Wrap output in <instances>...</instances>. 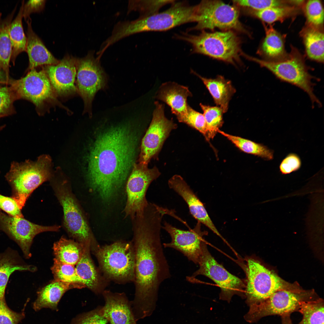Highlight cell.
<instances>
[{"label": "cell", "mask_w": 324, "mask_h": 324, "mask_svg": "<svg viewBox=\"0 0 324 324\" xmlns=\"http://www.w3.org/2000/svg\"><path fill=\"white\" fill-rule=\"evenodd\" d=\"M165 212L155 207L146 209L134 221L132 242L135 254V291L132 310L136 316L150 313L161 283L171 277L160 238Z\"/></svg>", "instance_id": "obj_1"}, {"label": "cell", "mask_w": 324, "mask_h": 324, "mask_svg": "<svg viewBox=\"0 0 324 324\" xmlns=\"http://www.w3.org/2000/svg\"><path fill=\"white\" fill-rule=\"evenodd\" d=\"M134 132L128 123L112 127L97 137L90 149L89 182L104 200L115 196L135 164L137 139Z\"/></svg>", "instance_id": "obj_2"}, {"label": "cell", "mask_w": 324, "mask_h": 324, "mask_svg": "<svg viewBox=\"0 0 324 324\" xmlns=\"http://www.w3.org/2000/svg\"><path fill=\"white\" fill-rule=\"evenodd\" d=\"M52 160L43 154L37 160L18 162L13 161L4 176L12 188V197L22 209L33 192L51 177Z\"/></svg>", "instance_id": "obj_3"}, {"label": "cell", "mask_w": 324, "mask_h": 324, "mask_svg": "<svg viewBox=\"0 0 324 324\" xmlns=\"http://www.w3.org/2000/svg\"><path fill=\"white\" fill-rule=\"evenodd\" d=\"M93 254L99 269L109 282L119 284L134 282L135 254L132 242L119 241L100 246Z\"/></svg>", "instance_id": "obj_4"}, {"label": "cell", "mask_w": 324, "mask_h": 324, "mask_svg": "<svg viewBox=\"0 0 324 324\" xmlns=\"http://www.w3.org/2000/svg\"><path fill=\"white\" fill-rule=\"evenodd\" d=\"M17 99H24L33 103L38 114L44 115L53 106H58L69 110L58 99L43 68L28 71L26 76L18 80L10 79L8 84Z\"/></svg>", "instance_id": "obj_5"}, {"label": "cell", "mask_w": 324, "mask_h": 324, "mask_svg": "<svg viewBox=\"0 0 324 324\" xmlns=\"http://www.w3.org/2000/svg\"><path fill=\"white\" fill-rule=\"evenodd\" d=\"M177 38L190 43L193 52L208 56L235 64L240 62L242 54L240 41L233 32H208L202 30L198 35L184 33Z\"/></svg>", "instance_id": "obj_6"}, {"label": "cell", "mask_w": 324, "mask_h": 324, "mask_svg": "<svg viewBox=\"0 0 324 324\" xmlns=\"http://www.w3.org/2000/svg\"><path fill=\"white\" fill-rule=\"evenodd\" d=\"M246 274L244 298L249 306L261 302L284 288L283 281L252 257L238 261Z\"/></svg>", "instance_id": "obj_7"}, {"label": "cell", "mask_w": 324, "mask_h": 324, "mask_svg": "<svg viewBox=\"0 0 324 324\" xmlns=\"http://www.w3.org/2000/svg\"><path fill=\"white\" fill-rule=\"evenodd\" d=\"M65 182L55 184L54 190L63 211V223L68 232L84 247H90L93 254L100 246L80 207Z\"/></svg>", "instance_id": "obj_8"}, {"label": "cell", "mask_w": 324, "mask_h": 324, "mask_svg": "<svg viewBox=\"0 0 324 324\" xmlns=\"http://www.w3.org/2000/svg\"><path fill=\"white\" fill-rule=\"evenodd\" d=\"M90 51L84 57L76 58V87L84 103L83 114L92 115V103L97 92L108 88V76L102 67L100 59Z\"/></svg>", "instance_id": "obj_9"}, {"label": "cell", "mask_w": 324, "mask_h": 324, "mask_svg": "<svg viewBox=\"0 0 324 324\" xmlns=\"http://www.w3.org/2000/svg\"><path fill=\"white\" fill-rule=\"evenodd\" d=\"M168 9L148 16L140 17L128 21L126 25L127 32L130 35L149 31L168 30L181 25L195 22V5L185 1L176 2Z\"/></svg>", "instance_id": "obj_10"}, {"label": "cell", "mask_w": 324, "mask_h": 324, "mask_svg": "<svg viewBox=\"0 0 324 324\" xmlns=\"http://www.w3.org/2000/svg\"><path fill=\"white\" fill-rule=\"evenodd\" d=\"M244 56L271 71L280 80L297 86L308 95L313 104L321 103L314 92L312 76L302 57L298 53L292 54L286 59L270 61Z\"/></svg>", "instance_id": "obj_11"}, {"label": "cell", "mask_w": 324, "mask_h": 324, "mask_svg": "<svg viewBox=\"0 0 324 324\" xmlns=\"http://www.w3.org/2000/svg\"><path fill=\"white\" fill-rule=\"evenodd\" d=\"M195 6L197 24L189 31L218 28L247 32L239 20L236 7L219 0H203Z\"/></svg>", "instance_id": "obj_12"}, {"label": "cell", "mask_w": 324, "mask_h": 324, "mask_svg": "<svg viewBox=\"0 0 324 324\" xmlns=\"http://www.w3.org/2000/svg\"><path fill=\"white\" fill-rule=\"evenodd\" d=\"M198 265L199 268L189 278L201 275L212 280L220 288V298L222 300L230 302L235 295L244 298L245 280L231 274L218 263L208 251L205 240L202 244Z\"/></svg>", "instance_id": "obj_13"}, {"label": "cell", "mask_w": 324, "mask_h": 324, "mask_svg": "<svg viewBox=\"0 0 324 324\" xmlns=\"http://www.w3.org/2000/svg\"><path fill=\"white\" fill-rule=\"evenodd\" d=\"M311 298L307 294L296 291L278 290L264 301L249 306L244 318L247 322L253 323L267 316L290 315L298 311L303 302L312 300Z\"/></svg>", "instance_id": "obj_14"}, {"label": "cell", "mask_w": 324, "mask_h": 324, "mask_svg": "<svg viewBox=\"0 0 324 324\" xmlns=\"http://www.w3.org/2000/svg\"><path fill=\"white\" fill-rule=\"evenodd\" d=\"M160 174L155 166L149 168L147 165L134 164L126 185L127 201L124 210L125 216L132 220L143 211L148 203L146 198L147 189Z\"/></svg>", "instance_id": "obj_15"}, {"label": "cell", "mask_w": 324, "mask_h": 324, "mask_svg": "<svg viewBox=\"0 0 324 324\" xmlns=\"http://www.w3.org/2000/svg\"><path fill=\"white\" fill-rule=\"evenodd\" d=\"M154 104L152 120L142 141L139 159V163L147 165L157 156L170 132L177 127L172 120L165 116L164 105L158 101Z\"/></svg>", "instance_id": "obj_16"}, {"label": "cell", "mask_w": 324, "mask_h": 324, "mask_svg": "<svg viewBox=\"0 0 324 324\" xmlns=\"http://www.w3.org/2000/svg\"><path fill=\"white\" fill-rule=\"evenodd\" d=\"M60 226H44L32 223L24 217L8 215L0 211V230L4 232L19 246L24 257H31L30 248L34 237L45 232L57 231Z\"/></svg>", "instance_id": "obj_17"}, {"label": "cell", "mask_w": 324, "mask_h": 324, "mask_svg": "<svg viewBox=\"0 0 324 324\" xmlns=\"http://www.w3.org/2000/svg\"><path fill=\"white\" fill-rule=\"evenodd\" d=\"M201 224L197 221L194 227L189 230H182L165 221L162 228L170 235V242L163 244L164 247L175 249L183 254L188 259L198 265L201 253L204 236L208 234L202 231Z\"/></svg>", "instance_id": "obj_18"}, {"label": "cell", "mask_w": 324, "mask_h": 324, "mask_svg": "<svg viewBox=\"0 0 324 324\" xmlns=\"http://www.w3.org/2000/svg\"><path fill=\"white\" fill-rule=\"evenodd\" d=\"M43 68L58 97L67 98L77 93L75 84L76 58L67 55L57 64Z\"/></svg>", "instance_id": "obj_19"}, {"label": "cell", "mask_w": 324, "mask_h": 324, "mask_svg": "<svg viewBox=\"0 0 324 324\" xmlns=\"http://www.w3.org/2000/svg\"><path fill=\"white\" fill-rule=\"evenodd\" d=\"M168 185L183 199L190 214L197 221L208 227L225 242L226 241L215 226L203 203L181 176H173L169 180Z\"/></svg>", "instance_id": "obj_20"}, {"label": "cell", "mask_w": 324, "mask_h": 324, "mask_svg": "<svg viewBox=\"0 0 324 324\" xmlns=\"http://www.w3.org/2000/svg\"><path fill=\"white\" fill-rule=\"evenodd\" d=\"M105 302L104 316L110 324H137L132 310V303L124 292L105 290L102 293Z\"/></svg>", "instance_id": "obj_21"}, {"label": "cell", "mask_w": 324, "mask_h": 324, "mask_svg": "<svg viewBox=\"0 0 324 324\" xmlns=\"http://www.w3.org/2000/svg\"><path fill=\"white\" fill-rule=\"evenodd\" d=\"M192 96L187 87L173 82H167L161 85L156 97L170 107L172 113L180 122L187 113V98Z\"/></svg>", "instance_id": "obj_22"}, {"label": "cell", "mask_w": 324, "mask_h": 324, "mask_svg": "<svg viewBox=\"0 0 324 324\" xmlns=\"http://www.w3.org/2000/svg\"><path fill=\"white\" fill-rule=\"evenodd\" d=\"M91 252L89 246L85 247L83 255L75 267L85 288L95 294L100 295L106 290L110 282L95 266L92 258Z\"/></svg>", "instance_id": "obj_23"}, {"label": "cell", "mask_w": 324, "mask_h": 324, "mask_svg": "<svg viewBox=\"0 0 324 324\" xmlns=\"http://www.w3.org/2000/svg\"><path fill=\"white\" fill-rule=\"evenodd\" d=\"M27 25L26 50L29 59L27 71L40 66L56 64L60 60L47 49L40 38L33 31L31 20L26 21Z\"/></svg>", "instance_id": "obj_24"}, {"label": "cell", "mask_w": 324, "mask_h": 324, "mask_svg": "<svg viewBox=\"0 0 324 324\" xmlns=\"http://www.w3.org/2000/svg\"><path fill=\"white\" fill-rule=\"evenodd\" d=\"M79 289L76 285L54 280L37 292V298L33 304L35 311L44 308L58 311V303L63 295L68 290Z\"/></svg>", "instance_id": "obj_25"}, {"label": "cell", "mask_w": 324, "mask_h": 324, "mask_svg": "<svg viewBox=\"0 0 324 324\" xmlns=\"http://www.w3.org/2000/svg\"><path fill=\"white\" fill-rule=\"evenodd\" d=\"M36 267L24 263L17 252L9 249L0 254V301L5 302V290L10 275L16 271L34 272Z\"/></svg>", "instance_id": "obj_26"}, {"label": "cell", "mask_w": 324, "mask_h": 324, "mask_svg": "<svg viewBox=\"0 0 324 324\" xmlns=\"http://www.w3.org/2000/svg\"><path fill=\"white\" fill-rule=\"evenodd\" d=\"M202 81L212 96L217 106L220 107L224 113L228 110L229 102L236 92L231 82L221 76L214 79L204 77L192 70Z\"/></svg>", "instance_id": "obj_27"}, {"label": "cell", "mask_w": 324, "mask_h": 324, "mask_svg": "<svg viewBox=\"0 0 324 324\" xmlns=\"http://www.w3.org/2000/svg\"><path fill=\"white\" fill-rule=\"evenodd\" d=\"M85 247L74 240L61 237L53 244L54 259L61 262L75 266L81 258Z\"/></svg>", "instance_id": "obj_28"}, {"label": "cell", "mask_w": 324, "mask_h": 324, "mask_svg": "<svg viewBox=\"0 0 324 324\" xmlns=\"http://www.w3.org/2000/svg\"><path fill=\"white\" fill-rule=\"evenodd\" d=\"M15 9L5 19L2 20L0 14V68L4 73L8 84L9 78V66L11 60L12 47L8 30Z\"/></svg>", "instance_id": "obj_29"}, {"label": "cell", "mask_w": 324, "mask_h": 324, "mask_svg": "<svg viewBox=\"0 0 324 324\" xmlns=\"http://www.w3.org/2000/svg\"><path fill=\"white\" fill-rule=\"evenodd\" d=\"M24 4V1H23L16 16L11 22L8 30L12 47L11 61L14 64L18 56L26 50L27 37L24 32L22 24Z\"/></svg>", "instance_id": "obj_30"}, {"label": "cell", "mask_w": 324, "mask_h": 324, "mask_svg": "<svg viewBox=\"0 0 324 324\" xmlns=\"http://www.w3.org/2000/svg\"><path fill=\"white\" fill-rule=\"evenodd\" d=\"M218 133L226 137L236 146L244 152L254 155L266 160H272L274 158V151L262 144L232 135L220 130H218Z\"/></svg>", "instance_id": "obj_31"}, {"label": "cell", "mask_w": 324, "mask_h": 324, "mask_svg": "<svg viewBox=\"0 0 324 324\" xmlns=\"http://www.w3.org/2000/svg\"><path fill=\"white\" fill-rule=\"evenodd\" d=\"M306 53L310 59L322 62L324 59V34L317 27L307 28L303 34Z\"/></svg>", "instance_id": "obj_32"}, {"label": "cell", "mask_w": 324, "mask_h": 324, "mask_svg": "<svg viewBox=\"0 0 324 324\" xmlns=\"http://www.w3.org/2000/svg\"><path fill=\"white\" fill-rule=\"evenodd\" d=\"M298 311L303 316L298 324H324V306L321 299L303 302Z\"/></svg>", "instance_id": "obj_33"}, {"label": "cell", "mask_w": 324, "mask_h": 324, "mask_svg": "<svg viewBox=\"0 0 324 324\" xmlns=\"http://www.w3.org/2000/svg\"><path fill=\"white\" fill-rule=\"evenodd\" d=\"M266 29V36L262 46L263 53L272 59L282 57L285 51L282 37L271 25Z\"/></svg>", "instance_id": "obj_34"}, {"label": "cell", "mask_w": 324, "mask_h": 324, "mask_svg": "<svg viewBox=\"0 0 324 324\" xmlns=\"http://www.w3.org/2000/svg\"><path fill=\"white\" fill-rule=\"evenodd\" d=\"M200 106L203 112L206 124V140L208 141L212 139L218 133L224 123L221 108L216 106H211L201 103Z\"/></svg>", "instance_id": "obj_35"}, {"label": "cell", "mask_w": 324, "mask_h": 324, "mask_svg": "<svg viewBox=\"0 0 324 324\" xmlns=\"http://www.w3.org/2000/svg\"><path fill=\"white\" fill-rule=\"evenodd\" d=\"M51 269L54 280L76 285L79 289L85 288L74 266L61 262L54 259Z\"/></svg>", "instance_id": "obj_36"}, {"label": "cell", "mask_w": 324, "mask_h": 324, "mask_svg": "<svg viewBox=\"0 0 324 324\" xmlns=\"http://www.w3.org/2000/svg\"><path fill=\"white\" fill-rule=\"evenodd\" d=\"M174 0L146 1L130 0L128 2V12L132 11L140 13V17L148 16L158 12L164 5L172 3Z\"/></svg>", "instance_id": "obj_37"}, {"label": "cell", "mask_w": 324, "mask_h": 324, "mask_svg": "<svg viewBox=\"0 0 324 324\" xmlns=\"http://www.w3.org/2000/svg\"><path fill=\"white\" fill-rule=\"evenodd\" d=\"M293 8L284 6L272 7L260 11H253V14L269 24L281 20L287 17Z\"/></svg>", "instance_id": "obj_38"}, {"label": "cell", "mask_w": 324, "mask_h": 324, "mask_svg": "<svg viewBox=\"0 0 324 324\" xmlns=\"http://www.w3.org/2000/svg\"><path fill=\"white\" fill-rule=\"evenodd\" d=\"M16 100L10 86L0 87V118L15 113L14 103Z\"/></svg>", "instance_id": "obj_39"}, {"label": "cell", "mask_w": 324, "mask_h": 324, "mask_svg": "<svg viewBox=\"0 0 324 324\" xmlns=\"http://www.w3.org/2000/svg\"><path fill=\"white\" fill-rule=\"evenodd\" d=\"M305 10L308 22L312 26L317 27L323 24L324 11L320 1H308L305 4Z\"/></svg>", "instance_id": "obj_40"}, {"label": "cell", "mask_w": 324, "mask_h": 324, "mask_svg": "<svg viewBox=\"0 0 324 324\" xmlns=\"http://www.w3.org/2000/svg\"><path fill=\"white\" fill-rule=\"evenodd\" d=\"M108 322L103 315L102 306L77 315L70 324H106Z\"/></svg>", "instance_id": "obj_41"}, {"label": "cell", "mask_w": 324, "mask_h": 324, "mask_svg": "<svg viewBox=\"0 0 324 324\" xmlns=\"http://www.w3.org/2000/svg\"><path fill=\"white\" fill-rule=\"evenodd\" d=\"M180 122L184 123L197 130L206 139V124L203 114L195 110L189 105L188 106L187 115Z\"/></svg>", "instance_id": "obj_42"}, {"label": "cell", "mask_w": 324, "mask_h": 324, "mask_svg": "<svg viewBox=\"0 0 324 324\" xmlns=\"http://www.w3.org/2000/svg\"><path fill=\"white\" fill-rule=\"evenodd\" d=\"M239 6L250 8L255 11L262 10L272 7L284 6L285 1L277 0H234Z\"/></svg>", "instance_id": "obj_43"}, {"label": "cell", "mask_w": 324, "mask_h": 324, "mask_svg": "<svg viewBox=\"0 0 324 324\" xmlns=\"http://www.w3.org/2000/svg\"><path fill=\"white\" fill-rule=\"evenodd\" d=\"M301 166L302 161L299 156L296 153H291L281 161L279 170L282 174L287 175L298 171Z\"/></svg>", "instance_id": "obj_44"}, {"label": "cell", "mask_w": 324, "mask_h": 324, "mask_svg": "<svg viewBox=\"0 0 324 324\" xmlns=\"http://www.w3.org/2000/svg\"><path fill=\"white\" fill-rule=\"evenodd\" d=\"M24 310L20 313L14 312L6 302L1 303L0 301V324H18L25 317Z\"/></svg>", "instance_id": "obj_45"}, {"label": "cell", "mask_w": 324, "mask_h": 324, "mask_svg": "<svg viewBox=\"0 0 324 324\" xmlns=\"http://www.w3.org/2000/svg\"><path fill=\"white\" fill-rule=\"evenodd\" d=\"M0 209L8 215L16 217H24L18 204L12 197L0 194Z\"/></svg>", "instance_id": "obj_46"}, {"label": "cell", "mask_w": 324, "mask_h": 324, "mask_svg": "<svg viewBox=\"0 0 324 324\" xmlns=\"http://www.w3.org/2000/svg\"><path fill=\"white\" fill-rule=\"evenodd\" d=\"M45 0H29L24 4L23 12V17L26 21L29 17L30 14L34 12H38L44 9Z\"/></svg>", "instance_id": "obj_47"}, {"label": "cell", "mask_w": 324, "mask_h": 324, "mask_svg": "<svg viewBox=\"0 0 324 324\" xmlns=\"http://www.w3.org/2000/svg\"><path fill=\"white\" fill-rule=\"evenodd\" d=\"M282 324H293L290 317V315L281 316Z\"/></svg>", "instance_id": "obj_48"}, {"label": "cell", "mask_w": 324, "mask_h": 324, "mask_svg": "<svg viewBox=\"0 0 324 324\" xmlns=\"http://www.w3.org/2000/svg\"><path fill=\"white\" fill-rule=\"evenodd\" d=\"M0 83L8 84L5 75L3 70L0 68Z\"/></svg>", "instance_id": "obj_49"}, {"label": "cell", "mask_w": 324, "mask_h": 324, "mask_svg": "<svg viewBox=\"0 0 324 324\" xmlns=\"http://www.w3.org/2000/svg\"><path fill=\"white\" fill-rule=\"evenodd\" d=\"M5 124L0 126V131L2 130L5 127Z\"/></svg>", "instance_id": "obj_50"}, {"label": "cell", "mask_w": 324, "mask_h": 324, "mask_svg": "<svg viewBox=\"0 0 324 324\" xmlns=\"http://www.w3.org/2000/svg\"></svg>", "instance_id": "obj_51"}]
</instances>
